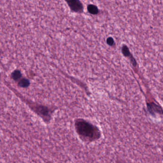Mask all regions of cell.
I'll list each match as a JSON object with an SVG mask.
<instances>
[{
	"mask_svg": "<svg viewBox=\"0 0 163 163\" xmlns=\"http://www.w3.org/2000/svg\"><path fill=\"white\" fill-rule=\"evenodd\" d=\"M88 10L89 13L92 15H96L99 12V10L97 6L93 4H90L88 7Z\"/></svg>",
	"mask_w": 163,
	"mask_h": 163,
	"instance_id": "cell-4",
	"label": "cell"
},
{
	"mask_svg": "<svg viewBox=\"0 0 163 163\" xmlns=\"http://www.w3.org/2000/svg\"><path fill=\"white\" fill-rule=\"evenodd\" d=\"M69 6L72 11L76 13H82L83 10V6L80 1L77 0H72L67 1Z\"/></svg>",
	"mask_w": 163,
	"mask_h": 163,
	"instance_id": "cell-2",
	"label": "cell"
},
{
	"mask_svg": "<svg viewBox=\"0 0 163 163\" xmlns=\"http://www.w3.org/2000/svg\"><path fill=\"white\" fill-rule=\"evenodd\" d=\"M29 82L28 80L23 79L19 82L20 86L22 87H27L29 85Z\"/></svg>",
	"mask_w": 163,
	"mask_h": 163,
	"instance_id": "cell-6",
	"label": "cell"
},
{
	"mask_svg": "<svg viewBox=\"0 0 163 163\" xmlns=\"http://www.w3.org/2000/svg\"><path fill=\"white\" fill-rule=\"evenodd\" d=\"M148 109L151 114H153L155 112L162 114V108L153 103L148 104Z\"/></svg>",
	"mask_w": 163,
	"mask_h": 163,
	"instance_id": "cell-3",
	"label": "cell"
},
{
	"mask_svg": "<svg viewBox=\"0 0 163 163\" xmlns=\"http://www.w3.org/2000/svg\"><path fill=\"white\" fill-rule=\"evenodd\" d=\"M114 39L112 38H109L107 40V43L109 45V46H112L114 44Z\"/></svg>",
	"mask_w": 163,
	"mask_h": 163,
	"instance_id": "cell-8",
	"label": "cell"
},
{
	"mask_svg": "<svg viewBox=\"0 0 163 163\" xmlns=\"http://www.w3.org/2000/svg\"><path fill=\"white\" fill-rule=\"evenodd\" d=\"M21 73L19 71H15L13 73L12 76L15 80H17L19 79L21 77Z\"/></svg>",
	"mask_w": 163,
	"mask_h": 163,
	"instance_id": "cell-7",
	"label": "cell"
},
{
	"mask_svg": "<svg viewBox=\"0 0 163 163\" xmlns=\"http://www.w3.org/2000/svg\"><path fill=\"white\" fill-rule=\"evenodd\" d=\"M75 126L77 134L84 142H91L100 138L99 129L86 120L77 119L75 121Z\"/></svg>",
	"mask_w": 163,
	"mask_h": 163,
	"instance_id": "cell-1",
	"label": "cell"
},
{
	"mask_svg": "<svg viewBox=\"0 0 163 163\" xmlns=\"http://www.w3.org/2000/svg\"><path fill=\"white\" fill-rule=\"evenodd\" d=\"M122 52L123 55H124L125 57H131V58L133 57L131 56V54L130 52L129 49H128L127 46H125V45H124V46H122Z\"/></svg>",
	"mask_w": 163,
	"mask_h": 163,
	"instance_id": "cell-5",
	"label": "cell"
}]
</instances>
